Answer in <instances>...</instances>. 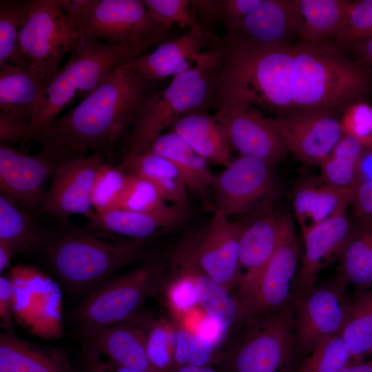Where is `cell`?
<instances>
[{"instance_id": "c3c4849f", "label": "cell", "mask_w": 372, "mask_h": 372, "mask_svg": "<svg viewBox=\"0 0 372 372\" xmlns=\"http://www.w3.org/2000/svg\"><path fill=\"white\" fill-rule=\"evenodd\" d=\"M174 365L172 371L181 366L190 364L198 347L196 333L182 327H174Z\"/></svg>"}, {"instance_id": "52a82bcc", "label": "cell", "mask_w": 372, "mask_h": 372, "mask_svg": "<svg viewBox=\"0 0 372 372\" xmlns=\"http://www.w3.org/2000/svg\"><path fill=\"white\" fill-rule=\"evenodd\" d=\"M216 361L224 372H293L297 356L293 304L246 319Z\"/></svg>"}, {"instance_id": "3957f363", "label": "cell", "mask_w": 372, "mask_h": 372, "mask_svg": "<svg viewBox=\"0 0 372 372\" xmlns=\"http://www.w3.org/2000/svg\"><path fill=\"white\" fill-rule=\"evenodd\" d=\"M371 90L372 70L349 59L335 41L293 44L291 96L295 111L343 113Z\"/></svg>"}, {"instance_id": "9c48e42d", "label": "cell", "mask_w": 372, "mask_h": 372, "mask_svg": "<svg viewBox=\"0 0 372 372\" xmlns=\"http://www.w3.org/2000/svg\"><path fill=\"white\" fill-rule=\"evenodd\" d=\"M83 36L79 23L65 12L59 0H33L19 45L28 68L48 83L59 70L65 55Z\"/></svg>"}, {"instance_id": "7c38bea8", "label": "cell", "mask_w": 372, "mask_h": 372, "mask_svg": "<svg viewBox=\"0 0 372 372\" xmlns=\"http://www.w3.org/2000/svg\"><path fill=\"white\" fill-rule=\"evenodd\" d=\"M347 286L336 277L294 300L298 355L309 354L323 340L342 333L351 305L347 296Z\"/></svg>"}, {"instance_id": "f5cc1de1", "label": "cell", "mask_w": 372, "mask_h": 372, "mask_svg": "<svg viewBox=\"0 0 372 372\" xmlns=\"http://www.w3.org/2000/svg\"><path fill=\"white\" fill-rule=\"evenodd\" d=\"M80 372H146L118 366L103 357L83 351V364Z\"/></svg>"}, {"instance_id": "60d3db41", "label": "cell", "mask_w": 372, "mask_h": 372, "mask_svg": "<svg viewBox=\"0 0 372 372\" xmlns=\"http://www.w3.org/2000/svg\"><path fill=\"white\" fill-rule=\"evenodd\" d=\"M174 342V327L167 322L158 320L149 324L145 348L149 363L156 372L172 371Z\"/></svg>"}, {"instance_id": "681fc988", "label": "cell", "mask_w": 372, "mask_h": 372, "mask_svg": "<svg viewBox=\"0 0 372 372\" xmlns=\"http://www.w3.org/2000/svg\"><path fill=\"white\" fill-rule=\"evenodd\" d=\"M30 124L10 115L0 112V142L10 145L26 141Z\"/></svg>"}, {"instance_id": "6f0895ef", "label": "cell", "mask_w": 372, "mask_h": 372, "mask_svg": "<svg viewBox=\"0 0 372 372\" xmlns=\"http://www.w3.org/2000/svg\"><path fill=\"white\" fill-rule=\"evenodd\" d=\"M14 253L11 248L5 242L0 241V273L7 269L11 262Z\"/></svg>"}, {"instance_id": "8d00e7d4", "label": "cell", "mask_w": 372, "mask_h": 372, "mask_svg": "<svg viewBox=\"0 0 372 372\" xmlns=\"http://www.w3.org/2000/svg\"><path fill=\"white\" fill-rule=\"evenodd\" d=\"M32 2L30 0H1L0 66L28 67L19 48V36L27 22Z\"/></svg>"}, {"instance_id": "db71d44e", "label": "cell", "mask_w": 372, "mask_h": 372, "mask_svg": "<svg viewBox=\"0 0 372 372\" xmlns=\"http://www.w3.org/2000/svg\"><path fill=\"white\" fill-rule=\"evenodd\" d=\"M191 6L203 23L221 21L222 0H194Z\"/></svg>"}, {"instance_id": "9a60e30c", "label": "cell", "mask_w": 372, "mask_h": 372, "mask_svg": "<svg viewBox=\"0 0 372 372\" xmlns=\"http://www.w3.org/2000/svg\"><path fill=\"white\" fill-rule=\"evenodd\" d=\"M215 116L231 147L240 155L257 158L273 165L282 161L289 152L273 125L256 107L227 104L216 107Z\"/></svg>"}, {"instance_id": "b9f144b4", "label": "cell", "mask_w": 372, "mask_h": 372, "mask_svg": "<svg viewBox=\"0 0 372 372\" xmlns=\"http://www.w3.org/2000/svg\"><path fill=\"white\" fill-rule=\"evenodd\" d=\"M167 204L156 187L149 181L128 174L121 199L120 209L134 211H149Z\"/></svg>"}, {"instance_id": "484cf974", "label": "cell", "mask_w": 372, "mask_h": 372, "mask_svg": "<svg viewBox=\"0 0 372 372\" xmlns=\"http://www.w3.org/2000/svg\"><path fill=\"white\" fill-rule=\"evenodd\" d=\"M186 205L167 204L149 211L118 209L94 212L88 220L89 229L116 234L132 239H147L159 229L178 223L185 215Z\"/></svg>"}, {"instance_id": "ee69618b", "label": "cell", "mask_w": 372, "mask_h": 372, "mask_svg": "<svg viewBox=\"0 0 372 372\" xmlns=\"http://www.w3.org/2000/svg\"><path fill=\"white\" fill-rule=\"evenodd\" d=\"M150 14L158 23L172 28L178 24L180 28L205 29L191 16L189 0H142Z\"/></svg>"}, {"instance_id": "8992f818", "label": "cell", "mask_w": 372, "mask_h": 372, "mask_svg": "<svg viewBox=\"0 0 372 372\" xmlns=\"http://www.w3.org/2000/svg\"><path fill=\"white\" fill-rule=\"evenodd\" d=\"M141 52L139 49L110 44L83 34L68 61L43 91L26 141L67 107L83 99L116 68Z\"/></svg>"}, {"instance_id": "5b68a950", "label": "cell", "mask_w": 372, "mask_h": 372, "mask_svg": "<svg viewBox=\"0 0 372 372\" xmlns=\"http://www.w3.org/2000/svg\"><path fill=\"white\" fill-rule=\"evenodd\" d=\"M220 63L221 52L216 45L201 52L190 69L173 77L164 89L147 96L129 132L125 155L141 153L178 119L214 107Z\"/></svg>"}, {"instance_id": "cb8c5ba5", "label": "cell", "mask_w": 372, "mask_h": 372, "mask_svg": "<svg viewBox=\"0 0 372 372\" xmlns=\"http://www.w3.org/2000/svg\"><path fill=\"white\" fill-rule=\"evenodd\" d=\"M8 276L14 284V316L27 331L60 296L59 286L47 273L29 265H17Z\"/></svg>"}, {"instance_id": "ba28073f", "label": "cell", "mask_w": 372, "mask_h": 372, "mask_svg": "<svg viewBox=\"0 0 372 372\" xmlns=\"http://www.w3.org/2000/svg\"><path fill=\"white\" fill-rule=\"evenodd\" d=\"M157 282V269L151 265L113 277L70 312V325L83 340L125 321L156 292Z\"/></svg>"}, {"instance_id": "277c9868", "label": "cell", "mask_w": 372, "mask_h": 372, "mask_svg": "<svg viewBox=\"0 0 372 372\" xmlns=\"http://www.w3.org/2000/svg\"><path fill=\"white\" fill-rule=\"evenodd\" d=\"M147 240L107 241L90 229L69 228L49 232L37 254L48 275L68 292L85 298L138 258Z\"/></svg>"}, {"instance_id": "f1b7e54d", "label": "cell", "mask_w": 372, "mask_h": 372, "mask_svg": "<svg viewBox=\"0 0 372 372\" xmlns=\"http://www.w3.org/2000/svg\"><path fill=\"white\" fill-rule=\"evenodd\" d=\"M169 130L209 163L225 167L233 160L229 142L215 114L194 113L178 119Z\"/></svg>"}, {"instance_id": "603a6c76", "label": "cell", "mask_w": 372, "mask_h": 372, "mask_svg": "<svg viewBox=\"0 0 372 372\" xmlns=\"http://www.w3.org/2000/svg\"><path fill=\"white\" fill-rule=\"evenodd\" d=\"M130 318L83 339V351L103 357L121 366L156 372L149 363L145 348L149 325H138L130 322Z\"/></svg>"}, {"instance_id": "4dcf8cb0", "label": "cell", "mask_w": 372, "mask_h": 372, "mask_svg": "<svg viewBox=\"0 0 372 372\" xmlns=\"http://www.w3.org/2000/svg\"><path fill=\"white\" fill-rule=\"evenodd\" d=\"M336 277L357 290L372 289V219L355 217L351 221Z\"/></svg>"}, {"instance_id": "816d5d0a", "label": "cell", "mask_w": 372, "mask_h": 372, "mask_svg": "<svg viewBox=\"0 0 372 372\" xmlns=\"http://www.w3.org/2000/svg\"><path fill=\"white\" fill-rule=\"evenodd\" d=\"M14 284L7 276L0 278V318L1 324L6 331H11L14 316Z\"/></svg>"}, {"instance_id": "30bf717a", "label": "cell", "mask_w": 372, "mask_h": 372, "mask_svg": "<svg viewBox=\"0 0 372 372\" xmlns=\"http://www.w3.org/2000/svg\"><path fill=\"white\" fill-rule=\"evenodd\" d=\"M76 20L87 37L143 52L167 39L171 30L139 0H88Z\"/></svg>"}, {"instance_id": "f907efd6", "label": "cell", "mask_w": 372, "mask_h": 372, "mask_svg": "<svg viewBox=\"0 0 372 372\" xmlns=\"http://www.w3.org/2000/svg\"><path fill=\"white\" fill-rule=\"evenodd\" d=\"M349 206L355 217L372 219V181L358 182L353 187Z\"/></svg>"}, {"instance_id": "d6986e66", "label": "cell", "mask_w": 372, "mask_h": 372, "mask_svg": "<svg viewBox=\"0 0 372 372\" xmlns=\"http://www.w3.org/2000/svg\"><path fill=\"white\" fill-rule=\"evenodd\" d=\"M289 216L271 213L242 225L239 263L242 278L238 287L239 304L250 295L280 240Z\"/></svg>"}, {"instance_id": "9f6ffc18", "label": "cell", "mask_w": 372, "mask_h": 372, "mask_svg": "<svg viewBox=\"0 0 372 372\" xmlns=\"http://www.w3.org/2000/svg\"><path fill=\"white\" fill-rule=\"evenodd\" d=\"M359 62L372 70V37L354 46Z\"/></svg>"}, {"instance_id": "ab89813d", "label": "cell", "mask_w": 372, "mask_h": 372, "mask_svg": "<svg viewBox=\"0 0 372 372\" xmlns=\"http://www.w3.org/2000/svg\"><path fill=\"white\" fill-rule=\"evenodd\" d=\"M351 362L340 333L318 344L293 372H340Z\"/></svg>"}, {"instance_id": "e575fe53", "label": "cell", "mask_w": 372, "mask_h": 372, "mask_svg": "<svg viewBox=\"0 0 372 372\" xmlns=\"http://www.w3.org/2000/svg\"><path fill=\"white\" fill-rule=\"evenodd\" d=\"M352 3L349 0H298L302 41L335 39L345 24Z\"/></svg>"}, {"instance_id": "ffe728a7", "label": "cell", "mask_w": 372, "mask_h": 372, "mask_svg": "<svg viewBox=\"0 0 372 372\" xmlns=\"http://www.w3.org/2000/svg\"><path fill=\"white\" fill-rule=\"evenodd\" d=\"M218 39L206 29H189L177 37L165 39L152 52L130 62L149 83L169 76L173 78L190 69L198 55L214 47Z\"/></svg>"}, {"instance_id": "1f68e13d", "label": "cell", "mask_w": 372, "mask_h": 372, "mask_svg": "<svg viewBox=\"0 0 372 372\" xmlns=\"http://www.w3.org/2000/svg\"><path fill=\"white\" fill-rule=\"evenodd\" d=\"M352 188L338 187L323 181L298 186L293 205L301 233L347 209Z\"/></svg>"}, {"instance_id": "bcb514c9", "label": "cell", "mask_w": 372, "mask_h": 372, "mask_svg": "<svg viewBox=\"0 0 372 372\" xmlns=\"http://www.w3.org/2000/svg\"><path fill=\"white\" fill-rule=\"evenodd\" d=\"M177 276L167 289L169 303L174 311L186 313L199 304L196 287L192 276L176 267Z\"/></svg>"}, {"instance_id": "680465c9", "label": "cell", "mask_w": 372, "mask_h": 372, "mask_svg": "<svg viewBox=\"0 0 372 372\" xmlns=\"http://www.w3.org/2000/svg\"><path fill=\"white\" fill-rule=\"evenodd\" d=\"M340 372H372V361L351 362Z\"/></svg>"}, {"instance_id": "d6a6232c", "label": "cell", "mask_w": 372, "mask_h": 372, "mask_svg": "<svg viewBox=\"0 0 372 372\" xmlns=\"http://www.w3.org/2000/svg\"><path fill=\"white\" fill-rule=\"evenodd\" d=\"M121 166L127 173L149 181L166 201L186 205V181L180 170L167 159L150 153L125 155Z\"/></svg>"}, {"instance_id": "8fae6325", "label": "cell", "mask_w": 372, "mask_h": 372, "mask_svg": "<svg viewBox=\"0 0 372 372\" xmlns=\"http://www.w3.org/2000/svg\"><path fill=\"white\" fill-rule=\"evenodd\" d=\"M211 195L214 211L229 218L269 214L278 196L272 165L257 158L240 155L214 174Z\"/></svg>"}, {"instance_id": "7bdbcfd3", "label": "cell", "mask_w": 372, "mask_h": 372, "mask_svg": "<svg viewBox=\"0 0 372 372\" xmlns=\"http://www.w3.org/2000/svg\"><path fill=\"white\" fill-rule=\"evenodd\" d=\"M372 37V0L353 1L345 24L335 43L355 46Z\"/></svg>"}, {"instance_id": "7a4b0ae2", "label": "cell", "mask_w": 372, "mask_h": 372, "mask_svg": "<svg viewBox=\"0 0 372 372\" xmlns=\"http://www.w3.org/2000/svg\"><path fill=\"white\" fill-rule=\"evenodd\" d=\"M216 45L221 63L215 108L245 104L280 116L295 111L291 96L293 44L256 45L225 34Z\"/></svg>"}, {"instance_id": "4fadbf2b", "label": "cell", "mask_w": 372, "mask_h": 372, "mask_svg": "<svg viewBox=\"0 0 372 372\" xmlns=\"http://www.w3.org/2000/svg\"><path fill=\"white\" fill-rule=\"evenodd\" d=\"M299 254L294 226L289 218L272 257L250 295L240 304L244 321L293 304Z\"/></svg>"}, {"instance_id": "836d02e7", "label": "cell", "mask_w": 372, "mask_h": 372, "mask_svg": "<svg viewBox=\"0 0 372 372\" xmlns=\"http://www.w3.org/2000/svg\"><path fill=\"white\" fill-rule=\"evenodd\" d=\"M48 234L31 213L1 193L0 241L7 244L14 254H37Z\"/></svg>"}, {"instance_id": "f6af8a7d", "label": "cell", "mask_w": 372, "mask_h": 372, "mask_svg": "<svg viewBox=\"0 0 372 372\" xmlns=\"http://www.w3.org/2000/svg\"><path fill=\"white\" fill-rule=\"evenodd\" d=\"M343 134L360 141L365 147H372V107L364 101L348 107L340 119Z\"/></svg>"}, {"instance_id": "7402d4cb", "label": "cell", "mask_w": 372, "mask_h": 372, "mask_svg": "<svg viewBox=\"0 0 372 372\" xmlns=\"http://www.w3.org/2000/svg\"><path fill=\"white\" fill-rule=\"evenodd\" d=\"M302 25L298 0H260L232 34L256 45L285 44Z\"/></svg>"}, {"instance_id": "83f0119b", "label": "cell", "mask_w": 372, "mask_h": 372, "mask_svg": "<svg viewBox=\"0 0 372 372\" xmlns=\"http://www.w3.org/2000/svg\"><path fill=\"white\" fill-rule=\"evenodd\" d=\"M0 372H80L61 349L0 334Z\"/></svg>"}, {"instance_id": "e0dca14e", "label": "cell", "mask_w": 372, "mask_h": 372, "mask_svg": "<svg viewBox=\"0 0 372 372\" xmlns=\"http://www.w3.org/2000/svg\"><path fill=\"white\" fill-rule=\"evenodd\" d=\"M57 167L43 152L29 155L1 144V193L31 214L43 211L48 185Z\"/></svg>"}, {"instance_id": "7dc6e473", "label": "cell", "mask_w": 372, "mask_h": 372, "mask_svg": "<svg viewBox=\"0 0 372 372\" xmlns=\"http://www.w3.org/2000/svg\"><path fill=\"white\" fill-rule=\"evenodd\" d=\"M260 1L222 0L221 21L225 24V34H234Z\"/></svg>"}, {"instance_id": "91938a15", "label": "cell", "mask_w": 372, "mask_h": 372, "mask_svg": "<svg viewBox=\"0 0 372 372\" xmlns=\"http://www.w3.org/2000/svg\"><path fill=\"white\" fill-rule=\"evenodd\" d=\"M171 372H224L221 369H214L210 366L183 365Z\"/></svg>"}, {"instance_id": "74e56055", "label": "cell", "mask_w": 372, "mask_h": 372, "mask_svg": "<svg viewBox=\"0 0 372 372\" xmlns=\"http://www.w3.org/2000/svg\"><path fill=\"white\" fill-rule=\"evenodd\" d=\"M341 336L353 362L372 351V289L362 292L352 302Z\"/></svg>"}, {"instance_id": "94428289", "label": "cell", "mask_w": 372, "mask_h": 372, "mask_svg": "<svg viewBox=\"0 0 372 372\" xmlns=\"http://www.w3.org/2000/svg\"><path fill=\"white\" fill-rule=\"evenodd\" d=\"M371 354H372V351H371Z\"/></svg>"}, {"instance_id": "5bb4252c", "label": "cell", "mask_w": 372, "mask_h": 372, "mask_svg": "<svg viewBox=\"0 0 372 372\" xmlns=\"http://www.w3.org/2000/svg\"><path fill=\"white\" fill-rule=\"evenodd\" d=\"M242 225L214 211L207 225L185 241L196 265L226 289L238 288L242 272L239 263V238Z\"/></svg>"}, {"instance_id": "4316f807", "label": "cell", "mask_w": 372, "mask_h": 372, "mask_svg": "<svg viewBox=\"0 0 372 372\" xmlns=\"http://www.w3.org/2000/svg\"><path fill=\"white\" fill-rule=\"evenodd\" d=\"M174 262L176 267L192 276L199 304L207 316L216 320L224 331L243 323L244 318L237 298L232 297L229 291L200 270L185 241L177 248Z\"/></svg>"}, {"instance_id": "44dd1931", "label": "cell", "mask_w": 372, "mask_h": 372, "mask_svg": "<svg viewBox=\"0 0 372 372\" xmlns=\"http://www.w3.org/2000/svg\"><path fill=\"white\" fill-rule=\"evenodd\" d=\"M351 224L347 209H344L302 234L304 251L297 275L294 300L315 286L322 269L338 260Z\"/></svg>"}, {"instance_id": "ac0fdd59", "label": "cell", "mask_w": 372, "mask_h": 372, "mask_svg": "<svg viewBox=\"0 0 372 372\" xmlns=\"http://www.w3.org/2000/svg\"><path fill=\"white\" fill-rule=\"evenodd\" d=\"M105 157L106 154L94 152L59 165L48 185L43 211L63 223L74 214L89 220L95 212L90 201L92 182Z\"/></svg>"}, {"instance_id": "11a10c76", "label": "cell", "mask_w": 372, "mask_h": 372, "mask_svg": "<svg viewBox=\"0 0 372 372\" xmlns=\"http://www.w3.org/2000/svg\"><path fill=\"white\" fill-rule=\"evenodd\" d=\"M362 181H372V147L365 148L360 161L357 183Z\"/></svg>"}, {"instance_id": "6da1fadb", "label": "cell", "mask_w": 372, "mask_h": 372, "mask_svg": "<svg viewBox=\"0 0 372 372\" xmlns=\"http://www.w3.org/2000/svg\"><path fill=\"white\" fill-rule=\"evenodd\" d=\"M130 61L116 68L89 94L65 114L30 137L58 166L85 157L91 151L107 154L133 123L149 83Z\"/></svg>"}, {"instance_id": "f546056e", "label": "cell", "mask_w": 372, "mask_h": 372, "mask_svg": "<svg viewBox=\"0 0 372 372\" xmlns=\"http://www.w3.org/2000/svg\"><path fill=\"white\" fill-rule=\"evenodd\" d=\"M0 69V112L31 125L47 83L28 67L3 65Z\"/></svg>"}, {"instance_id": "f35d334b", "label": "cell", "mask_w": 372, "mask_h": 372, "mask_svg": "<svg viewBox=\"0 0 372 372\" xmlns=\"http://www.w3.org/2000/svg\"><path fill=\"white\" fill-rule=\"evenodd\" d=\"M128 174L120 165L105 162L94 178L90 201L96 213H105L120 209L122 194Z\"/></svg>"}, {"instance_id": "d590c367", "label": "cell", "mask_w": 372, "mask_h": 372, "mask_svg": "<svg viewBox=\"0 0 372 372\" xmlns=\"http://www.w3.org/2000/svg\"><path fill=\"white\" fill-rule=\"evenodd\" d=\"M365 148L357 139L343 134L319 165L322 181L338 187H353L357 183L358 166Z\"/></svg>"}, {"instance_id": "d4e9b609", "label": "cell", "mask_w": 372, "mask_h": 372, "mask_svg": "<svg viewBox=\"0 0 372 372\" xmlns=\"http://www.w3.org/2000/svg\"><path fill=\"white\" fill-rule=\"evenodd\" d=\"M141 153L158 155L172 162L183 174L188 191L196 196L205 208L214 211L211 195L214 174L209 163L176 133L169 130L162 133Z\"/></svg>"}, {"instance_id": "2e32d148", "label": "cell", "mask_w": 372, "mask_h": 372, "mask_svg": "<svg viewBox=\"0 0 372 372\" xmlns=\"http://www.w3.org/2000/svg\"><path fill=\"white\" fill-rule=\"evenodd\" d=\"M271 120L288 151L308 165L319 166L343 134L340 120L328 112L296 110Z\"/></svg>"}]
</instances>
